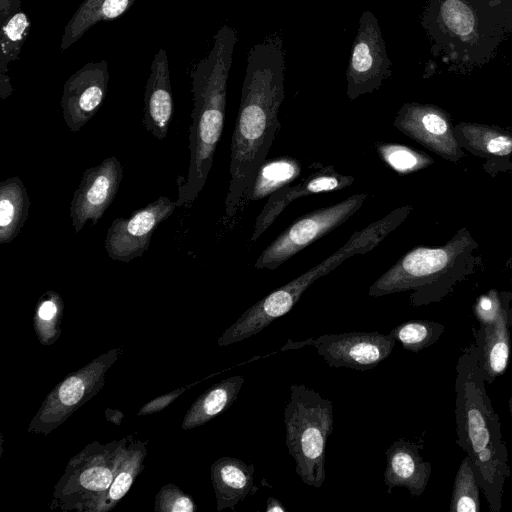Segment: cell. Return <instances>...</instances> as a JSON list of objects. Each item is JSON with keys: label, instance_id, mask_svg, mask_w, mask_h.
Here are the masks:
<instances>
[{"label": "cell", "instance_id": "1", "mask_svg": "<svg viewBox=\"0 0 512 512\" xmlns=\"http://www.w3.org/2000/svg\"><path fill=\"white\" fill-rule=\"evenodd\" d=\"M284 100V61L274 43L251 50L231 139L230 182L224 220L249 201L251 188L278 134V111Z\"/></svg>", "mask_w": 512, "mask_h": 512}, {"label": "cell", "instance_id": "15", "mask_svg": "<svg viewBox=\"0 0 512 512\" xmlns=\"http://www.w3.org/2000/svg\"><path fill=\"white\" fill-rule=\"evenodd\" d=\"M173 98L168 56L160 48L151 62L144 93L142 124L156 139L164 140L173 116Z\"/></svg>", "mask_w": 512, "mask_h": 512}, {"label": "cell", "instance_id": "13", "mask_svg": "<svg viewBox=\"0 0 512 512\" xmlns=\"http://www.w3.org/2000/svg\"><path fill=\"white\" fill-rule=\"evenodd\" d=\"M109 80L106 60L89 62L65 82L61 97L63 118L71 132H78L104 102Z\"/></svg>", "mask_w": 512, "mask_h": 512}, {"label": "cell", "instance_id": "14", "mask_svg": "<svg viewBox=\"0 0 512 512\" xmlns=\"http://www.w3.org/2000/svg\"><path fill=\"white\" fill-rule=\"evenodd\" d=\"M314 170L295 185L289 184L268 197L257 216L251 241L255 242L275 222L277 217L293 201L304 196L345 189L355 178L335 170L333 165L314 163Z\"/></svg>", "mask_w": 512, "mask_h": 512}, {"label": "cell", "instance_id": "32", "mask_svg": "<svg viewBox=\"0 0 512 512\" xmlns=\"http://www.w3.org/2000/svg\"><path fill=\"white\" fill-rule=\"evenodd\" d=\"M156 512H195L197 510L193 497L174 484H166L155 496Z\"/></svg>", "mask_w": 512, "mask_h": 512}, {"label": "cell", "instance_id": "10", "mask_svg": "<svg viewBox=\"0 0 512 512\" xmlns=\"http://www.w3.org/2000/svg\"><path fill=\"white\" fill-rule=\"evenodd\" d=\"M123 179V167L115 156L86 169L70 203L74 231L80 232L88 221L96 225L112 204Z\"/></svg>", "mask_w": 512, "mask_h": 512}, {"label": "cell", "instance_id": "8", "mask_svg": "<svg viewBox=\"0 0 512 512\" xmlns=\"http://www.w3.org/2000/svg\"><path fill=\"white\" fill-rule=\"evenodd\" d=\"M367 193L354 194L298 218L257 258V269L274 270L317 239L338 228L362 207Z\"/></svg>", "mask_w": 512, "mask_h": 512}, {"label": "cell", "instance_id": "20", "mask_svg": "<svg viewBox=\"0 0 512 512\" xmlns=\"http://www.w3.org/2000/svg\"><path fill=\"white\" fill-rule=\"evenodd\" d=\"M146 443L135 438L134 434L128 436L123 457L110 487L87 508L86 512H108L126 495L145 467Z\"/></svg>", "mask_w": 512, "mask_h": 512}, {"label": "cell", "instance_id": "18", "mask_svg": "<svg viewBox=\"0 0 512 512\" xmlns=\"http://www.w3.org/2000/svg\"><path fill=\"white\" fill-rule=\"evenodd\" d=\"M211 480L217 511L226 508L234 511L253 488L254 465L234 457H221L211 465Z\"/></svg>", "mask_w": 512, "mask_h": 512}, {"label": "cell", "instance_id": "38", "mask_svg": "<svg viewBox=\"0 0 512 512\" xmlns=\"http://www.w3.org/2000/svg\"><path fill=\"white\" fill-rule=\"evenodd\" d=\"M509 411H510V415L512 417V396H511V398L509 400Z\"/></svg>", "mask_w": 512, "mask_h": 512}, {"label": "cell", "instance_id": "11", "mask_svg": "<svg viewBox=\"0 0 512 512\" xmlns=\"http://www.w3.org/2000/svg\"><path fill=\"white\" fill-rule=\"evenodd\" d=\"M396 340L378 332L325 334L312 338L311 345L333 368L371 370L392 352Z\"/></svg>", "mask_w": 512, "mask_h": 512}, {"label": "cell", "instance_id": "22", "mask_svg": "<svg viewBox=\"0 0 512 512\" xmlns=\"http://www.w3.org/2000/svg\"><path fill=\"white\" fill-rule=\"evenodd\" d=\"M136 0H84L66 24L60 51L67 50L95 24L122 16Z\"/></svg>", "mask_w": 512, "mask_h": 512}, {"label": "cell", "instance_id": "17", "mask_svg": "<svg viewBox=\"0 0 512 512\" xmlns=\"http://www.w3.org/2000/svg\"><path fill=\"white\" fill-rule=\"evenodd\" d=\"M419 447L418 444L399 439L386 449L384 482L389 494L395 487L407 488L414 497L424 492L432 469L430 463L423 461L420 456Z\"/></svg>", "mask_w": 512, "mask_h": 512}, {"label": "cell", "instance_id": "31", "mask_svg": "<svg viewBox=\"0 0 512 512\" xmlns=\"http://www.w3.org/2000/svg\"><path fill=\"white\" fill-rule=\"evenodd\" d=\"M441 17L446 27L458 36H467L474 29V15L462 0H446L441 6Z\"/></svg>", "mask_w": 512, "mask_h": 512}, {"label": "cell", "instance_id": "5", "mask_svg": "<svg viewBox=\"0 0 512 512\" xmlns=\"http://www.w3.org/2000/svg\"><path fill=\"white\" fill-rule=\"evenodd\" d=\"M284 425L286 446L297 475L306 485L320 488L326 479V442L334 425L332 401L304 384H291Z\"/></svg>", "mask_w": 512, "mask_h": 512}, {"label": "cell", "instance_id": "25", "mask_svg": "<svg viewBox=\"0 0 512 512\" xmlns=\"http://www.w3.org/2000/svg\"><path fill=\"white\" fill-rule=\"evenodd\" d=\"M31 28L27 14L18 10L2 25L0 32V97H9L13 88L9 77V65L18 59Z\"/></svg>", "mask_w": 512, "mask_h": 512}, {"label": "cell", "instance_id": "36", "mask_svg": "<svg viewBox=\"0 0 512 512\" xmlns=\"http://www.w3.org/2000/svg\"><path fill=\"white\" fill-rule=\"evenodd\" d=\"M104 414L107 421L115 425H120L124 418L123 412L119 409L106 408Z\"/></svg>", "mask_w": 512, "mask_h": 512}, {"label": "cell", "instance_id": "28", "mask_svg": "<svg viewBox=\"0 0 512 512\" xmlns=\"http://www.w3.org/2000/svg\"><path fill=\"white\" fill-rule=\"evenodd\" d=\"M480 489L472 461L466 455L454 480L449 511L478 512L480 510Z\"/></svg>", "mask_w": 512, "mask_h": 512}, {"label": "cell", "instance_id": "19", "mask_svg": "<svg viewBox=\"0 0 512 512\" xmlns=\"http://www.w3.org/2000/svg\"><path fill=\"white\" fill-rule=\"evenodd\" d=\"M509 308L505 303L495 321L481 325L476 336L485 381L493 383L506 370L510 356Z\"/></svg>", "mask_w": 512, "mask_h": 512}, {"label": "cell", "instance_id": "29", "mask_svg": "<svg viewBox=\"0 0 512 512\" xmlns=\"http://www.w3.org/2000/svg\"><path fill=\"white\" fill-rule=\"evenodd\" d=\"M375 147L380 159L400 175L417 172L434 163L429 155L407 145L379 142Z\"/></svg>", "mask_w": 512, "mask_h": 512}, {"label": "cell", "instance_id": "6", "mask_svg": "<svg viewBox=\"0 0 512 512\" xmlns=\"http://www.w3.org/2000/svg\"><path fill=\"white\" fill-rule=\"evenodd\" d=\"M128 436L106 444L93 441L74 455L54 486L50 509L86 512L111 485Z\"/></svg>", "mask_w": 512, "mask_h": 512}, {"label": "cell", "instance_id": "16", "mask_svg": "<svg viewBox=\"0 0 512 512\" xmlns=\"http://www.w3.org/2000/svg\"><path fill=\"white\" fill-rule=\"evenodd\" d=\"M376 29V23L362 24L355 42L348 74L347 95L351 100L372 92L381 84L384 74L381 53L384 49Z\"/></svg>", "mask_w": 512, "mask_h": 512}, {"label": "cell", "instance_id": "26", "mask_svg": "<svg viewBox=\"0 0 512 512\" xmlns=\"http://www.w3.org/2000/svg\"><path fill=\"white\" fill-rule=\"evenodd\" d=\"M301 174V163L291 156H280L265 160L253 182L249 200L269 197L274 192L291 184Z\"/></svg>", "mask_w": 512, "mask_h": 512}, {"label": "cell", "instance_id": "30", "mask_svg": "<svg viewBox=\"0 0 512 512\" xmlns=\"http://www.w3.org/2000/svg\"><path fill=\"white\" fill-rule=\"evenodd\" d=\"M443 331L444 326L437 322L412 320L393 328L390 335L396 341H399L404 349L419 352L435 343Z\"/></svg>", "mask_w": 512, "mask_h": 512}, {"label": "cell", "instance_id": "27", "mask_svg": "<svg viewBox=\"0 0 512 512\" xmlns=\"http://www.w3.org/2000/svg\"><path fill=\"white\" fill-rule=\"evenodd\" d=\"M64 302L59 293L48 290L40 296L33 316V328L42 345H52L61 334Z\"/></svg>", "mask_w": 512, "mask_h": 512}, {"label": "cell", "instance_id": "23", "mask_svg": "<svg viewBox=\"0 0 512 512\" xmlns=\"http://www.w3.org/2000/svg\"><path fill=\"white\" fill-rule=\"evenodd\" d=\"M30 204L18 176L0 182V244H9L18 236L29 217Z\"/></svg>", "mask_w": 512, "mask_h": 512}, {"label": "cell", "instance_id": "3", "mask_svg": "<svg viewBox=\"0 0 512 512\" xmlns=\"http://www.w3.org/2000/svg\"><path fill=\"white\" fill-rule=\"evenodd\" d=\"M235 42V31L223 25L215 35L209 54L192 71L190 159L187 176L178 187L177 207L194 202L212 168L223 132L227 81Z\"/></svg>", "mask_w": 512, "mask_h": 512}, {"label": "cell", "instance_id": "7", "mask_svg": "<svg viewBox=\"0 0 512 512\" xmlns=\"http://www.w3.org/2000/svg\"><path fill=\"white\" fill-rule=\"evenodd\" d=\"M122 352V348H114L102 353L56 384L32 418L28 432L48 435L63 424L102 389L107 371Z\"/></svg>", "mask_w": 512, "mask_h": 512}, {"label": "cell", "instance_id": "35", "mask_svg": "<svg viewBox=\"0 0 512 512\" xmlns=\"http://www.w3.org/2000/svg\"><path fill=\"white\" fill-rule=\"evenodd\" d=\"M20 9V0H0V24Z\"/></svg>", "mask_w": 512, "mask_h": 512}, {"label": "cell", "instance_id": "21", "mask_svg": "<svg viewBox=\"0 0 512 512\" xmlns=\"http://www.w3.org/2000/svg\"><path fill=\"white\" fill-rule=\"evenodd\" d=\"M244 377L235 375L221 380L202 393L186 412L182 429L204 425L227 410L237 399Z\"/></svg>", "mask_w": 512, "mask_h": 512}, {"label": "cell", "instance_id": "34", "mask_svg": "<svg viewBox=\"0 0 512 512\" xmlns=\"http://www.w3.org/2000/svg\"><path fill=\"white\" fill-rule=\"evenodd\" d=\"M190 385L178 388L171 392L160 395L157 398L149 401L145 404L137 413V416H146L149 414L157 413L165 409L169 404H171L176 398H178L182 393H184Z\"/></svg>", "mask_w": 512, "mask_h": 512}, {"label": "cell", "instance_id": "12", "mask_svg": "<svg viewBox=\"0 0 512 512\" xmlns=\"http://www.w3.org/2000/svg\"><path fill=\"white\" fill-rule=\"evenodd\" d=\"M393 125L409 138L450 160L464 156L449 115L433 105L407 103L397 112Z\"/></svg>", "mask_w": 512, "mask_h": 512}, {"label": "cell", "instance_id": "37", "mask_svg": "<svg viewBox=\"0 0 512 512\" xmlns=\"http://www.w3.org/2000/svg\"><path fill=\"white\" fill-rule=\"evenodd\" d=\"M266 512H286L287 509L284 507V505L275 497H268L267 499V505H266Z\"/></svg>", "mask_w": 512, "mask_h": 512}, {"label": "cell", "instance_id": "2", "mask_svg": "<svg viewBox=\"0 0 512 512\" xmlns=\"http://www.w3.org/2000/svg\"><path fill=\"white\" fill-rule=\"evenodd\" d=\"M484 382L479 346L475 344L463 352L456 366L458 444L472 461L477 482L490 510L499 512L504 484L511 472L499 417L492 407Z\"/></svg>", "mask_w": 512, "mask_h": 512}, {"label": "cell", "instance_id": "24", "mask_svg": "<svg viewBox=\"0 0 512 512\" xmlns=\"http://www.w3.org/2000/svg\"><path fill=\"white\" fill-rule=\"evenodd\" d=\"M458 144L475 155L512 154V134L498 127L478 123H459L454 127Z\"/></svg>", "mask_w": 512, "mask_h": 512}, {"label": "cell", "instance_id": "33", "mask_svg": "<svg viewBox=\"0 0 512 512\" xmlns=\"http://www.w3.org/2000/svg\"><path fill=\"white\" fill-rule=\"evenodd\" d=\"M505 303L504 298L496 290H490L481 295L474 306V313L480 324L484 325L495 321Z\"/></svg>", "mask_w": 512, "mask_h": 512}, {"label": "cell", "instance_id": "9", "mask_svg": "<svg viewBox=\"0 0 512 512\" xmlns=\"http://www.w3.org/2000/svg\"><path fill=\"white\" fill-rule=\"evenodd\" d=\"M176 207V201L160 196L133 211L128 218L114 219L104 241L109 258L128 263L141 257L148 250L156 228L172 215Z\"/></svg>", "mask_w": 512, "mask_h": 512}, {"label": "cell", "instance_id": "4", "mask_svg": "<svg viewBox=\"0 0 512 512\" xmlns=\"http://www.w3.org/2000/svg\"><path fill=\"white\" fill-rule=\"evenodd\" d=\"M477 243L466 228H462L440 247L417 246L403 255L369 288L373 297L414 290L410 295L414 306L433 300L436 288L448 276L462 275L466 261Z\"/></svg>", "mask_w": 512, "mask_h": 512}]
</instances>
